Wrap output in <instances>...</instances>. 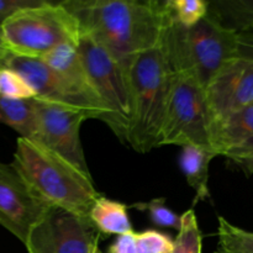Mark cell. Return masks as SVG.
Segmentation results:
<instances>
[{"label":"cell","instance_id":"obj_22","mask_svg":"<svg viewBox=\"0 0 253 253\" xmlns=\"http://www.w3.org/2000/svg\"><path fill=\"white\" fill-rule=\"evenodd\" d=\"M0 95L19 100L36 98V93L24 77L7 68H2L0 72Z\"/></svg>","mask_w":253,"mask_h":253},{"label":"cell","instance_id":"obj_2","mask_svg":"<svg viewBox=\"0 0 253 253\" xmlns=\"http://www.w3.org/2000/svg\"><path fill=\"white\" fill-rule=\"evenodd\" d=\"M160 44L173 73L192 77L207 88L217 72L237 57V31L225 24L217 9L210 7L192 27L180 25L170 11Z\"/></svg>","mask_w":253,"mask_h":253},{"label":"cell","instance_id":"obj_31","mask_svg":"<svg viewBox=\"0 0 253 253\" xmlns=\"http://www.w3.org/2000/svg\"><path fill=\"white\" fill-rule=\"evenodd\" d=\"M1 69H2V67H1V66H0V72H1Z\"/></svg>","mask_w":253,"mask_h":253},{"label":"cell","instance_id":"obj_9","mask_svg":"<svg viewBox=\"0 0 253 253\" xmlns=\"http://www.w3.org/2000/svg\"><path fill=\"white\" fill-rule=\"evenodd\" d=\"M100 236L89 217L49 207L24 246L27 253H93Z\"/></svg>","mask_w":253,"mask_h":253},{"label":"cell","instance_id":"obj_11","mask_svg":"<svg viewBox=\"0 0 253 253\" xmlns=\"http://www.w3.org/2000/svg\"><path fill=\"white\" fill-rule=\"evenodd\" d=\"M48 205L42 202L12 165L0 162V225L25 245Z\"/></svg>","mask_w":253,"mask_h":253},{"label":"cell","instance_id":"obj_20","mask_svg":"<svg viewBox=\"0 0 253 253\" xmlns=\"http://www.w3.org/2000/svg\"><path fill=\"white\" fill-rule=\"evenodd\" d=\"M131 208L146 212L155 226L174 229L179 231L182 226V215H178L166 205L165 198H155L150 202L135 203Z\"/></svg>","mask_w":253,"mask_h":253},{"label":"cell","instance_id":"obj_12","mask_svg":"<svg viewBox=\"0 0 253 253\" xmlns=\"http://www.w3.org/2000/svg\"><path fill=\"white\" fill-rule=\"evenodd\" d=\"M212 124L253 103V59L235 57L205 88Z\"/></svg>","mask_w":253,"mask_h":253},{"label":"cell","instance_id":"obj_1","mask_svg":"<svg viewBox=\"0 0 253 253\" xmlns=\"http://www.w3.org/2000/svg\"><path fill=\"white\" fill-rule=\"evenodd\" d=\"M82 34L103 46L127 71L136 56L161 43L169 17L167 1L71 0L63 1Z\"/></svg>","mask_w":253,"mask_h":253},{"label":"cell","instance_id":"obj_19","mask_svg":"<svg viewBox=\"0 0 253 253\" xmlns=\"http://www.w3.org/2000/svg\"><path fill=\"white\" fill-rule=\"evenodd\" d=\"M203 236L194 210L182 215V226L174 240L173 253H202Z\"/></svg>","mask_w":253,"mask_h":253},{"label":"cell","instance_id":"obj_15","mask_svg":"<svg viewBox=\"0 0 253 253\" xmlns=\"http://www.w3.org/2000/svg\"><path fill=\"white\" fill-rule=\"evenodd\" d=\"M127 209L123 203L101 195L91 208L89 219L100 234L121 236L133 232Z\"/></svg>","mask_w":253,"mask_h":253},{"label":"cell","instance_id":"obj_25","mask_svg":"<svg viewBox=\"0 0 253 253\" xmlns=\"http://www.w3.org/2000/svg\"><path fill=\"white\" fill-rule=\"evenodd\" d=\"M237 57L253 59V22L237 30Z\"/></svg>","mask_w":253,"mask_h":253},{"label":"cell","instance_id":"obj_18","mask_svg":"<svg viewBox=\"0 0 253 253\" xmlns=\"http://www.w3.org/2000/svg\"><path fill=\"white\" fill-rule=\"evenodd\" d=\"M217 221L215 253H253V232L231 224L222 216H219Z\"/></svg>","mask_w":253,"mask_h":253},{"label":"cell","instance_id":"obj_6","mask_svg":"<svg viewBox=\"0 0 253 253\" xmlns=\"http://www.w3.org/2000/svg\"><path fill=\"white\" fill-rule=\"evenodd\" d=\"M78 51L94 90L109 111V128L126 145L132 120L127 71L88 35L82 34Z\"/></svg>","mask_w":253,"mask_h":253},{"label":"cell","instance_id":"obj_28","mask_svg":"<svg viewBox=\"0 0 253 253\" xmlns=\"http://www.w3.org/2000/svg\"><path fill=\"white\" fill-rule=\"evenodd\" d=\"M235 166L240 168V169L245 170L249 174L253 175V155L251 156H245V157H236V158H230Z\"/></svg>","mask_w":253,"mask_h":253},{"label":"cell","instance_id":"obj_21","mask_svg":"<svg viewBox=\"0 0 253 253\" xmlns=\"http://www.w3.org/2000/svg\"><path fill=\"white\" fill-rule=\"evenodd\" d=\"M174 19L180 25L192 27L209 14L210 4L204 0H168Z\"/></svg>","mask_w":253,"mask_h":253},{"label":"cell","instance_id":"obj_29","mask_svg":"<svg viewBox=\"0 0 253 253\" xmlns=\"http://www.w3.org/2000/svg\"><path fill=\"white\" fill-rule=\"evenodd\" d=\"M7 52L9 51H7L6 47H5V44H4V39H2V30H1V27H0V66L1 67H2V62H4Z\"/></svg>","mask_w":253,"mask_h":253},{"label":"cell","instance_id":"obj_16","mask_svg":"<svg viewBox=\"0 0 253 253\" xmlns=\"http://www.w3.org/2000/svg\"><path fill=\"white\" fill-rule=\"evenodd\" d=\"M0 124L16 131L20 137L36 140L37 119L35 99L19 100L0 95Z\"/></svg>","mask_w":253,"mask_h":253},{"label":"cell","instance_id":"obj_14","mask_svg":"<svg viewBox=\"0 0 253 253\" xmlns=\"http://www.w3.org/2000/svg\"><path fill=\"white\" fill-rule=\"evenodd\" d=\"M217 157L215 151L200 146H184L179 156V166L188 184L195 192L194 204L210 198L209 166L212 158Z\"/></svg>","mask_w":253,"mask_h":253},{"label":"cell","instance_id":"obj_30","mask_svg":"<svg viewBox=\"0 0 253 253\" xmlns=\"http://www.w3.org/2000/svg\"><path fill=\"white\" fill-rule=\"evenodd\" d=\"M93 253H103V252H101V250L99 249V245L95 247V249H94V252Z\"/></svg>","mask_w":253,"mask_h":253},{"label":"cell","instance_id":"obj_7","mask_svg":"<svg viewBox=\"0 0 253 253\" xmlns=\"http://www.w3.org/2000/svg\"><path fill=\"white\" fill-rule=\"evenodd\" d=\"M211 127L204 86L192 77L174 74L157 147L193 145L212 150Z\"/></svg>","mask_w":253,"mask_h":253},{"label":"cell","instance_id":"obj_24","mask_svg":"<svg viewBox=\"0 0 253 253\" xmlns=\"http://www.w3.org/2000/svg\"><path fill=\"white\" fill-rule=\"evenodd\" d=\"M43 1L44 0H0V27L20 10L36 6Z\"/></svg>","mask_w":253,"mask_h":253},{"label":"cell","instance_id":"obj_26","mask_svg":"<svg viewBox=\"0 0 253 253\" xmlns=\"http://www.w3.org/2000/svg\"><path fill=\"white\" fill-rule=\"evenodd\" d=\"M109 253H136V232L121 235L109 247Z\"/></svg>","mask_w":253,"mask_h":253},{"label":"cell","instance_id":"obj_27","mask_svg":"<svg viewBox=\"0 0 253 253\" xmlns=\"http://www.w3.org/2000/svg\"><path fill=\"white\" fill-rule=\"evenodd\" d=\"M251 155H253V138L252 140L247 141V142L244 143V145L239 146V147L226 152L224 155V157L227 158V160H230V158L245 157V156H251Z\"/></svg>","mask_w":253,"mask_h":253},{"label":"cell","instance_id":"obj_23","mask_svg":"<svg viewBox=\"0 0 253 253\" xmlns=\"http://www.w3.org/2000/svg\"><path fill=\"white\" fill-rule=\"evenodd\" d=\"M174 241L169 235L151 229L136 232V253H173Z\"/></svg>","mask_w":253,"mask_h":253},{"label":"cell","instance_id":"obj_3","mask_svg":"<svg viewBox=\"0 0 253 253\" xmlns=\"http://www.w3.org/2000/svg\"><path fill=\"white\" fill-rule=\"evenodd\" d=\"M11 165L48 207L89 217L91 208L101 197L93 178L36 141L17 138Z\"/></svg>","mask_w":253,"mask_h":253},{"label":"cell","instance_id":"obj_8","mask_svg":"<svg viewBox=\"0 0 253 253\" xmlns=\"http://www.w3.org/2000/svg\"><path fill=\"white\" fill-rule=\"evenodd\" d=\"M2 68L11 69L31 85L36 98L79 109L91 119L109 124V111L98 94L82 88L67 77L47 66L41 58L24 57L7 52Z\"/></svg>","mask_w":253,"mask_h":253},{"label":"cell","instance_id":"obj_10","mask_svg":"<svg viewBox=\"0 0 253 253\" xmlns=\"http://www.w3.org/2000/svg\"><path fill=\"white\" fill-rule=\"evenodd\" d=\"M37 119L36 142L61 156L91 177L81 142V126L88 119V113L53 101L35 98Z\"/></svg>","mask_w":253,"mask_h":253},{"label":"cell","instance_id":"obj_4","mask_svg":"<svg viewBox=\"0 0 253 253\" xmlns=\"http://www.w3.org/2000/svg\"><path fill=\"white\" fill-rule=\"evenodd\" d=\"M132 98V120L127 143L138 153L158 146L174 73L161 44L138 54L127 69Z\"/></svg>","mask_w":253,"mask_h":253},{"label":"cell","instance_id":"obj_13","mask_svg":"<svg viewBox=\"0 0 253 253\" xmlns=\"http://www.w3.org/2000/svg\"><path fill=\"white\" fill-rule=\"evenodd\" d=\"M252 138L253 103L212 124L211 148L217 156H224Z\"/></svg>","mask_w":253,"mask_h":253},{"label":"cell","instance_id":"obj_17","mask_svg":"<svg viewBox=\"0 0 253 253\" xmlns=\"http://www.w3.org/2000/svg\"><path fill=\"white\" fill-rule=\"evenodd\" d=\"M41 59L47 66L61 73L62 76L73 81L74 83L81 85L82 88L96 93L94 90L93 85H91L90 81H89L85 68H84L83 61H82L81 54H79L78 51V46L62 44V46L57 47L53 51L42 57Z\"/></svg>","mask_w":253,"mask_h":253},{"label":"cell","instance_id":"obj_5","mask_svg":"<svg viewBox=\"0 0 253 253\" xmlns=\"http://www.w3.org/2000/svg\"><path fill=\"white\" fill-rule=\"evenodd\" d=\"M1 30L7 51L32 58H42L62 44L78 46L82 36L78 21L63 1L46 0L17 11Z\"/></svg>","mask_w":253,"mask_h":253}]
</instances>
